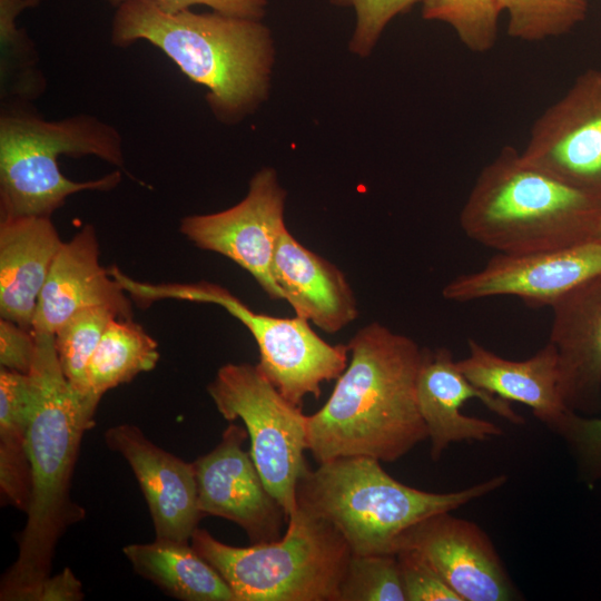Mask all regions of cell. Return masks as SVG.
I'll list each match as a JSON object with an SVG mask.
<instances>
[{"label": "cell", "instance_id": "obj_10", "mask_svg": "<svg viewBox=\"0 0 601 601\" xmlns=\"http://www.w3.org/2000/svg\"><path fill=\"white\" fill-rule=\"evenodd\" d=\"M521 156L601 204V70L579 75L535 119Z\"/></svg>", "mask_w": 601, "mask_h": 601}, {"label": "cell", "instance_id": "obj_13", "mask_svg": "<svg viewBox=\"0 0 601 601\" xmlns=\"http://www.w3.org/2000/svg\"><path fill=\"white\" fill-rule=\"evenodd\" d=\"M246 428L234 423L224 431L219 443L194 463L198 508L203 515H214L239 525L252 543L276 541L283 536L287 515L267 490L249 452L243 444Z\"/></svg>", "mask_w": 601, "mask_h": 601}, {"label": "cell", "instance_id": "obj_26", "mask_svg": "<svg viewBox=\"0 0 601 601\" xmlns=\"http://www.w3.org/2000/svg\"><path fill=\"white\" fill-rule=\"evenodd\" d=\"M509 16L510 37L534 42L563 36L582 22L588 0H495Z\"/></svg>", "mask_w": 601, "mask_h": 601}, {"label": "cell", "instance_id": "obj_4", "mask_svg": "<svg viewBox=\"0 0 601 601\" xmlns=\"http://www.w3.org/2000/svg\"><path fill=\"white\" fill-rule=\"evenodd\" d=\"M370 456H342L307 464L296 487L297 508L329 522L353 554H396L403 535L422 520L453 512L508 482L495 475L469 487L445 493L401 483Z\"/></svg>", "mask_w": 601, "mask_h": 601}, {"label": "cell", "instance_id": "obj_27", "mask_svg": "<svg viewBox=\"0 0 601 601\" xmlns=\"http://www.w3.org/2000/svg\"><path fill=\"white\" fill-rule=\"evenodd\" d=\"M426 20L447 23L472 52L490 51L497 39L500 11L495 0H422Z\"/></svg>", "mask_w": 601, "mask_h": 601}, {"label": "cell", "instance_id": "obj_29", "mask_svg": "<svg viewBox=\"0 0 601 601\" xmlns=\"http://www.w3.org/2000/svg\"><path fill=\"white\" fill-rule=\"evenodd\" d=\"M568 445L581 481H601V417L571 412L556 434Z\"/></svg>", "mask_w": 601, "mask_h": 601}, {"label": "cell", "instance_id": "obj_33", "mask_svg": "<svg viewBox=\"0 0 601 601\" xmlns=\"http://www.w3.org/2000/svg\"><path fill=\"white\" fill-rule=\"evenodd\" d=\"M36 355V335L11 321L0 319L1 367L28 374Z\"/></svg>", "mask_w": 601, "mask_h": 601}, {"label": "cell", "instance_id": "obj_30", "mask_svg": "<svg viewBox=\"0 0 601 601\" xmlns=\"http://www.w3.org/2000/svg\"><path fill=\"white\" fill-rule=\"evenodd\" d=\"M30 412L28 374L0 370V443L24 445Z\"/></svg>", "mask_w": 601, "mask_h": 601}, {"label": "cell", "instance_id": "obj_7", "mask_svg": "<svg viewBox=\"0 0 601 601\" xmlns=\"http://www.w3.org/2000/svg\"><path fill=\"white\" fill-rule=\"evenodd\" d=\"M190 544L227 582L235 601H338L352 555L336 528L299 508L276 541L233 546L197 528Z\"/></svg>", "mask_w": 601, "mask_h": 601}, {"label": "cell", "instance_id": "obj_24", "mask_svg": "<svg viewBox=\"0 0 601 601\" xmlns=\"http://www.w3.org/2000/svg\"><path fill=\"white\" fill-rule=\"evenodd\" d=\"M40 0H0V93L2 108H31L47 86L39 58L18 16Z\"/></svg>", "mask_w": 601, "mask_h": 601}, {"label": "cell", "instance_id": "obj_21", "mask_svg": "<svg viewBox=\"0 0 601 601\" xmlns=\"http://www.w3.org/2000/svg\"><path fill=\"white\" fill-rule=\"evenodd\" d=\"M62 244L50 217L1 218V318L31 329L38 297Z\"/></svg>", "mask_w": 601, "mask_h": 601}, {"label": "cell", "instance_id": "obj_35", "mask_svg": "<svg viewBox=\"0 0 601 601\" xmlns=\"http://www.w3.org/2000/svg\"><path fill=\"white\" fill-rule=\"evenodd\" d=\"M83 599L81 584L69 569L48 577L39 587L33 601H79Z\"/></svg>", "mask_w": 601, "mask_h": 601}, {"label": "cell", "instance_id": "obj_16", "mask_svg": "<svg viewBox=\"0 0 601 601\" xmlns=\"http://www.w3.org/2000/svg\"><path fill=\"white\" fill-rule=\"evenodd\" d=\"M416 395L433 461L440 460L453 443L485 441L502 435L495 423L462 413L464 403L472 398L481 401L490 411L513 424L524 423L510 402L474 385L445 347L425 349Z\"/></svg>", "mask_w": 601, "mask_h": 601}, {"label": "cell", "instance_id": "obj_11", "mask_svg": "<svg viewBox=\"0 0 601 601\" xmlns=\"http://www.w3.org/2000/svg\"><path fill=\"white\" fill-rule=\"evenodd\" d=\"M286 191L273 168L257 171L235 206L181 219L179 230L196 247L220 254L247 270L274 300L284 299L272 274L277 242L287 228Z\"/></svg>", "mask_w": 601, "mask_h": 601}, {"label": "cell", "instance_id": "obj_31", "mask_svg": "<svg viewBox=\"0 0 601 601\" xmlns=\"http://www.w3.org/2000/svg\"><path fill=\"white\" fill-rule=\"evenodd\" d=\"M417 0H331L336 6L353 7L356 27L349 42L353 53L367 57L386 24L407 11Z\"/></svg>", "mask_w": 601, "mask_h": 601}, {"label": "cell", "instance_id": "obj_18", "mask_svg": "<svg viewBox=\"0 0 601 601\" xmlns=\"http://www.w3.org/2000/svg\"><path fill=\"white\" fill-rule=\"evenodd\" d=\"M96 230L82 227L58 250L32 317L35 333H51L80 311L106 307L131 318L130 302L119 283L99 264Z\"/></svg>", "mask_w": 601, "mask_h": 601}, {"label": "cell", "instance_id": "obj_23", "mask_svg": "<svg viewBox=\"0 0 601 601\" xmlns=\"http://www.w3.org/2000/svg\"><path fill=\"white\" fill-rule=\"evenodd\" d=\"M159 359L158 344L130 318H114L106 327L87 368L88 398L97 407L109 390L151 371Z\"/></svg>", "mask_w": 601, "mask_h": 601}, {"label": "cell", "instance_id": "obj_19", "mask_svg": "<svg viewBox=\"0 0 601 601\" xmlns=\"http://www.w3.org/2000/svg\"><path fill=\"white\" fill-rule=\"evenodd\" d=\"M457 365L477 387L526 405L555 434L572 412L560 393L558 354L551 342L526 359L512 361L469 338L467 355Z\"/></svg>", "mask_w": 601, "mask_h": 601}, {"label": "cell", "instance_id": "obj_6", "mask_svg": "<svg viewBox=\"0 0 601 601\" xmlns=\"http://www.w3.org/2000/svg\"><path fill=\"white\" fill-rule=\"evenodd\" d=\"M60 156H95L122 168V137L116 127L92 115L46 120L31 108L1 109V218L50 217L69 196L107 191L121 181L119 170L92 180H70L59 169Z\"/></svg>", "mask_w": 601, "mask_h": 601}, {"label": "cell", "instance_id": "obj_12", "mask_svg": "<svg viewBox=\"0 0 601 601\" xmlns=\"http://www.w3.org/2000/svg\"><path fill=\"white\" fill-rule=\"evenodd\" d=\"M601 274V239L528 254H500L481 269L447 283L451 302L515 296L532 307L551 306L589 278Z\"/></svg>", "mask_w": 601, "mask_h": 601}, {"label": "cell", "instance_id": "obj_17", "mask_svg": "<svg viewBox=\"0 0 601 601\" xmlns=\"http://www.w3.org/2000/svg\"><path fill=\"white\" fill-rule=\"evenodd\" d=\"M549 342L558 354L560 393L581 415L601 411V274L556 299L551 306Z\"/></svg>", "mask_w": 601, "mask_h": 601}, {"label": "cell", "instance_id": "obj_15", "mask_svg": "<svg viewBox=\"0 0 601 601\" xmlns=\"http://www.w3.org/2000/svg\"><path fill=\"white\" fill-rule=\"evenodd\" d=\"M105 442L130 465L148 504L156 539L190 542L204 516L194 463L157 446L131 424L109 427Z\"/></svg>", "mask_w": 601, "mask_h": 601}, {"label": "cell", "instance_id": "obj_14", "mask_svg": "<svg viewBox=\"0 0 601 601\" xmlns=\"http://www.w3.org/2000/svg\"><path fill=\"white\" fill-rule=\"evenodd\" d=\"M417 552L461 601H511L520 593L490 536L452 512L428 516L402 538L398 551ZM397 551V552H398Z\"/></svg>", "mask_w": 601, "mask_h": 601}, {"label": "cell", "instance_id": "obj_9", "mask_svg": "<svg viewBox=\"0 0 601 601\" xmlns=\"http://www.w3.org/2000/svg\"><path fill=\"white\" fill-rule=\"evenodd\" d=\"M207 391L225 420L244 422L249 454L288 519L297 509V482L307 464V415L302 406L284 397L258 365L248 363L223 365Z\"/></svg>", "mask_w": 601, "mask_h": 601}, {"label": "cell", "instance_id": "obj_28", "mask_svg": "<svg viewBox=\"0 0 601 601\" xmlns=\"http://www.w3.org/2000/svg\"><path fill=\"white\" fill-rule=\"evenodd\" d=\"M338 601H405L396 554H353Z\"/></svg>", "mask_w": 601, "mask_h": 601}, {"label": "cell", "instance_id": "obj_8", "mask_svg": "<svg viewBox=\"0 0 601 601\" xmlns=\"http://www.w3.org/2000/svg\"><path fill=\"white\" fill-rule=\"evenodd\" d=\"M110 275L142 307L162 299L216 304L242 322L259 349L263 374L297 406L306 395L318 398L324 382L337 380L348 364L347 344L332 345L321 338L309 322L255 313L225 287L209 283H146L136 280L117 266Z\"/></svg>", "mask_w": 601, "mask_h": 601}, {"label": "cell", "instance_id": "obj_25", "mask_svg": "<svg viewBox=\"0 0 601 601\" xmlns=\"http://www.w3.org/2000/svg\"><path fill=\"white\" fill-rule=\"evenodd\" d=\"M118 315L106 307L87 308L71 316L55 333L62 373L93 413L96 407L88 398L87 368L106 327Z\"/></svg>", "mask_w": 601, "mask_h": 601}, {"label": "cell", "instance_id": "obj_20", "mask_svg": "<svg viewBox=\"0 0 601 601\" xmlns=\"http://www.w3.org/2000/svg\"><path fill=\"white\" fill-rule=\"evenodd\" d=\"M272 274L296 316L322 331L336 333L357 317L356 298L344 273L287 228L277 242Z\"/></svg>", "mask_w": 601, "mask_h": 601}, {"label": "cell", "instance_id": "obj_2", "mask_svg": "<svg viewBox=\"0 0 601 601\" xmlns=\"http://www.w3.org/2000/svg\"><path fill=\"white\" fill-rule=\"evenodd\" d=\"M35 333V332H33ZM36 355L29 376L30 412L26 449L30 465L27 523L16 562L6 572L2 601H33L50 577L58 540L68 525L83 518L70 500V482L83 433L95 413L62 373L55 334L35 333Z\"/></svg>", "mask_w": 601, "mask_h": 601}, {"label": "cell", "instance_id": "obj_36", "mask_svg": "<svg viewBox=\"0 0 601 601\" xmlns=\"http://www.w3.org/2000/svg\"><path fill=\"white\" fill-rule=\"evenodd\" d=\"M593 238L595 239H601V217L598 221V225L595 227V230H594V234H593Z\"/></svg>", "mask_w": 601, "mask_h": 601}, {"label": "cell", "instance_id": "obj_5", "mask_svg": "<svg viewBox=\"0 0 601 601\" xmlns=\"http://www.w3.org/2000/svg\"><path fill=\"white\" fill-rule=\"evenodd\" d=\"M600 217L601 204L505 146L476 177L460 226L500 254H528L592 239Z\"/></svg>", "mask_w": 601, "mask_h": 601}, {"label": "cell", "instance_id": "obj_32", "mask_svg": "<svg viewBox=\"0 0 601 601\" xmlns=\"http://www.w3.org/2000/svg\"><path fill=\"white\" fill-rule=\"evenodd\" d=\"M405 601H461L437 572L417 552L396 553Z\"/></svg>", "mask_w": 601, "mask_h": 601}, {"label": "cell", "instance_id": "obj_3", "mask_svg": "<svg viewBox=\"0 0 601 601\" xmlns=\"http://www.w3.org/2000/svg\"><path fill=\"white\" fill-rule=\"evenodd\" d=\"M110 41L118 48L138 41L158 48L207 88L206 101L221 122H238L267 96L274 48L260 20L190 9L168 13L151 0H127L116 8Z\"/></svg>", "mask_w": 601, "mask_h": 601}, {"label": "cell", "instance_id": "obj_22", "mask_svg": "<svg viewBox=\"0 0 601 601\" xmlns=\"http://www.w3.org/2000/svg\"><path fill=\"white\" fill-rule=\"evenodd\" d=\"M189 542L155 539L132 543L122 552L136 573L168 595L184 601H235L223 577Z\"/></svg>", "mask_w": 601, "mask_h": 601}, {"label": "cell", "instance_id": "obj_1", "mask_svg": "<svg viewBox=\"0 0 601 601\" xmlns=\"http://www.w3.org/2000/svg\"><path fill=\"white\" fill-rule=\"evenodd\" d=\"M347 347L329 398L307 416V450L317 463L355 455L393 463L427 440L416 395L426 348L376 322Z\"/></svg>", "mask_w": 601, "mask_h": 601}, {"label": "cell", "instance_id": "obj_34", "mask_svg": "<svg viewBox=\"0 0 601 601\" xmlns=\"http://www.w3.org/2000/svg\"><path fill=\"white\" fill-rule=\"evenodd\" d=\"M118 7L127 0H104ZM159 9L168 13H177L193 6L204 4L213 11L247 19L260 20L266 10V0H151Z\"/></svg>", "mask_w": 601, "mask_h": 601}]
</instances>
